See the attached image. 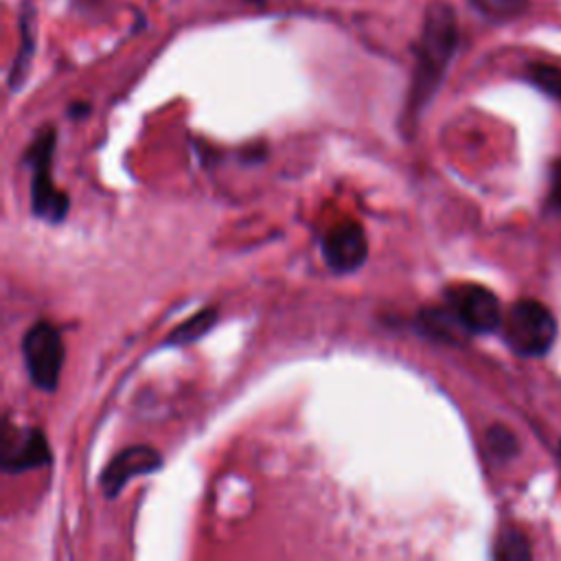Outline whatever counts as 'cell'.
Segmentation results:
<instances>
[{
    "label": "cell",
    "instance_id": "5",
    "mask_svg": "<svg viewBox=\"0 0 561 561\" xmlns=\"http://www.w3.org/2000/svg\"><path fill=\"white\" fill-rule=\"evenodd\" d=\"M447 307L467 333H491L502 324V311L495 294L476 283H460L445 291Z\"/></svg>",
    "mask_w": 561,
    "mask_h": 561
},
{
    "label": "cell",
    "instance_id": "3",
    "mask_svg": "<svg viewBox=\"0 0 561 561\" xmlns=\"http://www.w3.org/2000/svg\"><path fill=\"white\" fill-rule=\"evenodd\" d=\"M506 344L519 355H543L557 337V320L539 300H517L502 318Z\"/></svg>",
    "mask_w": 561,
    "mask_h": 561
},
{
    "label": "cell",
    "instance_id": "14",
    "mask_svg": "<svg viewBox=\"0 0 561 561\" xmlns=\"http://www.w3.org/2000/svg\"><path fill=\"white\" fill-rule=\"evenodd\" d=\"M486 445L489 449L497 456V458H508L517 451V440L515 434L511 430H506L504 425H493L486 432Z\"/></svg>",
    "mask_w": 561,
    "mask_h": 561
},
{
    "label": "cell",
    "instance_id": "10",
    "mask_svg": "<svg viewBox=\"0 0 561 561\" xmlns=\"http://www.w3.org/2000/svg\"><path fill=\"white\" fill-rule=\"evenodd\" d=\"M495 559H506V561H517V559H528L530 557V548L526 537L515 530V528H506L502 530V535L495 541V550H493Z\"/></svg>",
    "mask_w": 561,
    "mask_h": 561
},
{
    "label": "cell",
    "instance_id": "6",
    "mask_svg": "<svg viewBox=\"0 0 561 561\" xmlns=\"http://www.w3.org/2000/svg\"><path fill=\"white\" fill-rule=\"evenodd\" d=\"M50 462V447L39 427H13L4 421L2 430V471L22 473Z\"/></svg>",
    "mask_w": 561,
    "mask_h": 561
},
{
    "label": "cell",
    "instance_id": "9",
    "mask_svg": "<svg viewBox=\"0 0 561 561\" xmlns=\"http://www.w3.org/2000/svg\"><path fill=\"white\" fill-rule=\"evenodd\" d=\"M215 322H217V309L215 307L199 309L197 313H193L191 318L180 322L175 329H171V333L162 340V346H186V344H193L199 337H204L215 327Z\"/></svg>",
    "mask_w": 561,
    "mask_h": 561
},
{
    "label": "cell",
    "instance_id": "8",
    "mask_svg": "<svg viewBox=\"0 0 561 561\" xmlns=\"http://www.w3.org/2000/svg\"><path fill=\"white\" fill-rule=\"evenodd\" d=\"M162 467V456L149 445H129L118 451L101 473V491L105 497H116L123 486L136 476H147Z\"/></svg>",
    "mask_w": 561,
    "mask_h": 561
},
{
    "label": "cell",
    "instance_id": "2",
    "mask_svg": "<svg viewBox=\"0 0 561 561\" xmlns=\"http://www.w3.org/2000/svg\"><path fill=\"white\" fill-rule=\"evenodd\" d=\"M57 145V129L53 125L42 127L24 153V162L31 167V210L35 217L57 224L68 213V195L53 182L50 162Z\"/></svg>",
    "mask_w": 561,
    "mask_h": 561
},
{
    "label": "cell",
    "instance_id": "7",
    "mask_svg": "<svg viewBox=\"0 0 561 561\" xmlns=\"http://www.w3.org/2000/svg\"><path fill=\"white\" fill-rule=\"evenodd\" d=\"M320 250L327 265L337 274L355 272L368 256L366 234L355 221H342L329 228L320 241Z\"/></svg>",
    "mask_w": 561,
    "mask_h": 561
},
{
    "label": "cell",
    "instance_id": "11",
    "mask_svg": "<svg viewBox=\"0 0 561 561\" xmlns=\"http://www.w3.org/2000/svg\"><path fill=\"white\" fill-rule=\"evenodd\" d=\"M528 81L552 99L561 101V70L550 64H530L526 72Z\"/></svg>",
    "mask_w": 561,
    "mask_h": 561
},
{
    "label": "cell",
    "instance_id": "12",
    "mask_svg": "<svg viewBox=\"0 0 561 561\" xmlns=\"http://www.w3.org/2000/svg\"><path fill=\"white\" fill-rule=\"evenodd\" d=\"M28 15H31V11H24V15H22V50L18 53V57L13 61L11 77H9V83L13 90L20 88V83L24 81L26 70H28V59L33 55V33L28 26Z\"/></svg>",
    "mask_w": 561,
    "mask_h": 561
},
{
    "label": "cell",
    "instance_id": "15",
    "mask_svg": "<svg viewBox=\"0 0 561 561\" xmlns=\"http://www.w3.org/2000/svg\"><path fill=\"white\" fill-rule=\"evenodd\" d=\"M550 199L554 208L561 210V158L552 164V186H550Z\"/></svg>",
    "mask_w": 561,
    "mask_h": 561
},
{
    "label": "cell",
    "instance_id": "4",
    "mask_svg": "<svg viewBox=\"0 0 561 561\" xmlns=\"http://www.w3.org/2000/svg\"><path fill=\"white\" fill-rule=\"evenodd\" d=\"M22 359L35 388L53 392L59 383L66 351L59 331L46 322H35L22 337Z\"/></svg>",
    "mask_w": 561,
    "mask_h": 561
},
{
    "label": "cell",
    "instance_id": "13",
    "mask_svg": "<svg viewBox=\"0 0 561 561\" xmlns=\"http://www.w3.org/2000/svg\"><path fill=\"white\" fill-rule=\"evenodd\" d=\"M528 0H471V7L489 20H508L526 9Z\"/></svg>",
    "mask_w": 561,
    "mask_h": 561
},
{
    "label": "cell",
    "instance_id": "1",
    "mask_svg": "<svg viewBox=\"0 0 561 561\" xmlns=\"http://www.w3.org/2000/svg\"><path fill=\"white\" fill-rule=\"evenodd\" d=\"M458 42V28L454 11L447 4H434L423 24L419 55H416V68H414V81L410 90L408 110L423 107L434 90L440 83V77L456 50Z\"/></svg>",
    "mask_w": 561,
    "mask_h": 561
}]
</instances>
